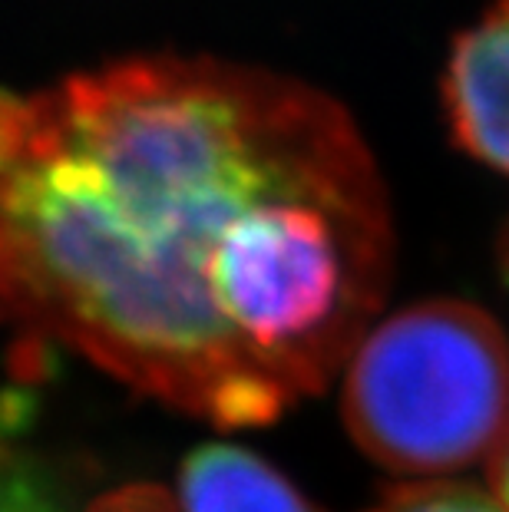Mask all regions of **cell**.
Instances as JSON below:
<instances>
[{"instance_id":"cell-1","label":"cell","mask_w":509,"mask_h":512,"mask_svg":"<svg viewBox=\"0 0 509 512\" xmlns=\"http://www.w3.org/2000/svg\"><path fill=\"white\" fill-rule=\"evenodd\" d=\"M384 179L341 103L133 57L0 90V324L222 430L348 364L391 288Z\"/></svg>"},{"instance_id":"cell-2","label":"cell","mask_w":509,"mask_h":512,"mask_svg":"<svg viewBox=\"0 0 509 512\" xmlns=\"http://www.w3.org/2000/svg\"><path fill=\"white\" fill-rule=\"evenodd\" d=\"M354 443L404 476L493 453L509 423V341L467 301H420L357 341L344 377Z\"/></svg>"},{"instance_id":"cell-3","label":"cell","mask_w":509,"mask_h":512,"mask_svg":"<svg viewBox=\"0 0 509 512\" xmlns=\"http://www.w3.org/2000/svg\"><path fill=\"white\" fill-rule=\"evenodd\" d=\"M443 100L457 143L509 176V10L496 7L453 43Z\"/></svg>"},{"instance_id":"cell-4","label":"cell","mask_w":509,"mask_h":512,"mask_svg":"<svg viewBox=\"0 0 509 512\" xmlns=\"http://www.w3.org/2000/svg\"><path fill=\"white\" fill-rule=\"evenodd\" d=\"M182 512H321L272 463L232 443H209L179 470Z\"/></svg>"},{"instance_id":"cell-5","label":"cell","mask_w":509,"mask_h":512,"mask_svg":"<svg viewBox=\"0 0 509 512\" xmlns=\"http://www.w3.org/2000/svg\"><path fill=\"white\" fill-rule=\"evenodd\" d=\"M0 512H73L60 466L20 437V417L0 403Z\"/></svg>"},{"instance_id":"cell-6","label":"cell","mask_w":509,"mask_h":512,"mask_svg":"<svg viewBox=\"0 0 509 512\" xmlns=\"http://www.w3.org/2000/svg\"><path fill=\"white\" fill-rule=\"evenodd\" d=\"M367 512H509L493 493L463 483H417L394 489Z\"/></svg>"},{"instance_id":"cell-7","label":"cell","mask_w":509,"mask_h":512,"mask_svg":"<svg viewBox=\"0 0 509 512\" xmlns=\"http://www.w3.org/2000/svg\"><path fill=\"white\" fill-rule=\"evenodd\" d=\"M86 512H182V509L179 499H172L159 486H123L93 499Z\"/></svg>"},{"instance_id":"cell-8","label":"cell","mask_w":509,"mask_h":512,"mask_svg":"<svg viewBox=\"0 0 509 512\" xmlns=\"http://www.w3.org/2000/svg\"><path fill=\"white\" fill-rule=\"evenodd\" d=\"M490 483H493V496L509 509V423L500 443H496V450L490 453Z\"/></svg>"},{"instance_id":"cell-9","label":"cell","mask_w":509,"mask_h":512,"mask_svg":"<svg viewBox=\"0 0 509 512\" xmlns=\"http://www.w3.org/2000/svg\"><path fill=\"white\" fill-rule=\"evenodd\" d=\"M500 265H503V278L509 285V222H506V232H503V242H500Z\"/></svg>"},{"instance_id":"cell-10","label":"cell","mask_w":509,"mask_h":512,"mask_svg":"<svg viewBox=\"0 0 509 512\" xmlns=\"http://www.w3.org/2000/svg\"><path fill=\"white\" fill-rule=\"evenodd\" d=\"M496 7H503V10H509V0H500V4H496Z\"/></svg>"}]
</instances>
